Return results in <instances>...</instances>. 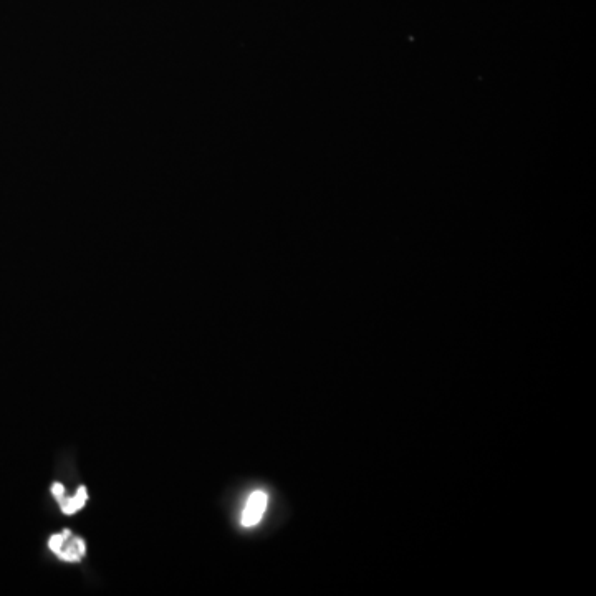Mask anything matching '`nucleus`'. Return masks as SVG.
I'll return each instance as SVG.
<instances>
[{"instance_id":"obj_1","label":"nucleus","mask_w":596,"mask_h":596,"mask_svg":"<svg viewBox=\"0 0 596 596\" xmlns=\"http://www.w3.org/2000/svg\"><path fill=\"white\" fill-rule=\"evenodd\" d=\"M49 548L63 562H82L87 555V544L82 537L72 534L70 530H63L62 534L50 537Z\"/></svg>"},{"instance_id":"obj_2","label":"nucleus","mask_w":596,"mask_h":596,"mask_svg":"<svg viewBox=\"0 0 596 596\" xmlns=\"http://www.w3.org/2000/svg\"><path fill=\"white\" fill-rule=\"evenodd\" d=\"M267 504H269V497L265 492H252L249 499H247L244 512H242V525L244 527H254V525L259 524L262 517H264Z\"/></svg>"},{"instance_id":"obj_3","label":"nucleus","mask_w":596,"mask_h":596,"mask_svg":"<svg viewBox=\"0 0 596 596\" xmlns=\"http://www.w3.org/2000/svg\"><path fill=\"white\" fill-rule=\"evenodd\" d=\"M57 500L58 504H60V509H62L63 514H77L78 510H82L83 507H85V504H87V487H80V489H78L77 491V494H75V497H68L67 499V497H65V494H63V496Z\"/></svg>"}]
</instances>
